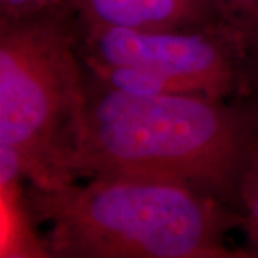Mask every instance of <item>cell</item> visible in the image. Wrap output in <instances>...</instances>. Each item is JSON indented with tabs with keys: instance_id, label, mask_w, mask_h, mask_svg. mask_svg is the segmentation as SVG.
<instances>
[{
	"instance_id": "2",
	"label": "cell",
	"mask_w": 258,
	"mask_h": 258,
	"mask_svg": "<svg viewBox=\"0 0 258 258\" xmlns=\"http://www.w3.org/2000/svg\"><path fill=\"white\" fill-rule=\"evenodd\" d=\"M30 221L46 225L52 258H238L227 245L242 215L191 186L138 176H98L57 188L28 185Z\"/></svg>"
},
{
	"instance_id": "6",
	"label": "cell",
	"mask_w": 258,
	"mask_h": 258,
	"mask_svg": "<svg viewBox=\"0 0 258 258\" xmlns=\"http://www.w3.org/2000/svg\"><path fill=\"white\" fill-rule=\"evenodd\" d=\"M240 212L247 238L245 251L249 257H258V142L249 155L240 186Z\"/></svg>"
},
{
	"instance_id": "7",
	"label": "cell",
	"mask_w": 258,
	"mask_h": 258,
	"mask_svg": "<svg viewBox=\"0 0 258 258\" xmlns=\"http://www.w3.org/2000/svg\"><path fill=\"white\" fill-rule=\"evenodd\" d=\"M237 30L255 71L258 98V0H215Z\"/></svg>"
},
{
	"instance_id": "5",
	"label": "cell",
	"mask_w": 258,
	"mask_h": 258,
	"mask_svg": "<svg viewBox=\"0 0 258 258\" xmlns=\"http://www.w3.org/2000/svg\"><path fill=\"white\" fill-rule=\"evenodd\" d=\"M69 5L78 18L93 25L138 30L231 26L215 0H69Z\"/></svg>"
},
{
	"instance_id": "3",
	"label": "cell",
	"mask_w": 258,
	"mask_h": 258,
	"mask_svg": "<svg viewBox=\"0 0 258 258\" xmlns=\"http://www.w3.org/2000/svg\"><path fill=\"white\" fill-rule=\"evenodd\" d=\"M86 103L76 13L66 5L0 20V152L39 188L75 182Z\"/></svg>"
},
{
	"instance_id": "8",
	"label": "cell",
	"mask_w": 258,
	"mask_h": 258,
	"mask_svg": "<svg viewBox=\"0 0 258 258\" xmlns=\"http://www.w3.org/2000/svg\"><path fill=\"white\" fill-rule=\"evenodd\" d=\"M66 5L69 0H0V20L29 18Z\"/></svg>"
},
{
	"instance_id": "4",
	"label": "cell",
	"mask_w": 258,
	"mask_h": 258,
	"mask_svg": "<svg viewBox=\"0 0 258 258\" xmlns=\"http://www.w3.org/2000/svg\"><path fill=\"white\" fill-rule=\"evenodd\" d=\"M83 62L137 64L174 81L186 93L222 99L257 98L255 71L231 26L198 30H138L93 25L76 16Z\"/></svg>"
},
{
	"instance_id": "1",
	"label": "cell",
	"mask_w": 258,
	"mask_h": 258,
	"mask_svg": "<svg viewBox=\"0 0 258 258\" xmlns=\"http://www.w3.org/2000/svg\"><path fill=\"white\" fill-rule=\"evenodd\" d=\"M86 103L75 179L138 176L171 181L240 211V186L258 142V98L201 93L137 96L85 69Z\"/></svg>"
}]
</instances>
